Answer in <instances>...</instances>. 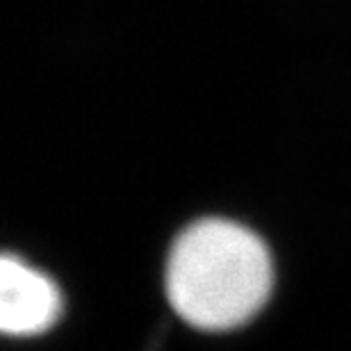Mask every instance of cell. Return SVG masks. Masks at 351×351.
Returning a JSON list of instances; mask_svg holds the SVG:
<instances>
[{
    "label": "cell",
    "instance_id": "6da1fadb",
    "mask_svg": "<svg viewBox=\"0 0 351 351\" xmlns=\"http://www.w3.org/2000/svg\"><path fill=\"white\" fill-rule=\"evenodd\" d=\"M165 285L171 308L187 324L201 331H230L254 319L269 299V249L237 221H194L176 237Z\"/></svg>",
    "mask_w": 351,
    "mask_h": 351
},
{
    "label": "cell",
    "instance_id": "7a4b0ae2",
    "mask_svg": "<svg viewBox=\"0 0 351 351\" xmlns=\"http://www.w3.org/2000/svg\"><path fill=\"white\" fill-rule=\"evenodd\" d=\"M62 315V292L51 276L12 254H0V333L37 335Z\"/></svg>",
    "mask_w": 351,
    "mask_h": 351
}]
</instances>
